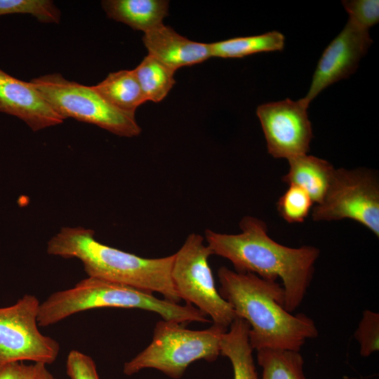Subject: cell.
Returning a JSON list of instances; mask_svg holds the SVG:
<instances>
[{
  "mask_svg": "<svg viewBox=\"0 0 379 379\" xmlns=\"http://www.w3.org/2000/svg\"><path fill=\"white\" fill-rule=\"evenodd\" d=\"M239 234H222L209 229L205 239L213 255L229 260L234 271L253 273L270 281H282L284 307L295 311L302 302L310 286L320 250L312 246L292 248L273 240L265 222L244 217Z\"/></svg>",
  "mask_w": 379,
  "mask_h": 379,
  "instance_id": "6da1fadb",
  "label": "cell"
},
{
  "mask_svg": "<svg viewBox=\"0 0 379 379\" xmlns=\"http://www.w3.org/2000/svg\"><path fill=\"white\" fill-rule=\"evenodd\" d=\"M219 293L229 302L237 317L249 326L253 350L262 348L300 351L309 339L318 336L312 319L302 313L293 314L284 307V291L277 281L264 279L250 272L227 267L218 270Z\"/></svg>",
  "mask_w": 379,
  "mask_h": 379,
  "instance_id": "7a4b0ae2",
  "label": "cell"
},
{
  "mask_svg": "<svg viewBox=\"0 0 379 379\" xmlns=\"http://www.w3.org/2000/svg\"><path fill=\"white\" fill-rule=\"evenodd\" d=\"M47 253L79 259L90 277L157 292L173 303L181 300L171 278L173 255L142 258L100 243L93 230L82 227H62L48 241Z\"/></svg>",
  "mask_w": 379,
  "mask_h": 379,
  "instance_id": "3957f363",
  "label": "cell"
},
{
  "mask_svg": "<svg viewBox=\"0 0 379 379\" xmlns=\"http://www.w3.org/2000/svg\"><path fill=\"white\" fill-rule=\"evenodd\" d=\"M136 308L159 314L164 320L185 324L208 322L194 305H180L127 285L88 277L71 288L52 293L40 303L38 325L48 326L80 312L95 308Z\"/></svg>",
  "mask_w": 379,
  "mask_h": 379,
  "instance_id": "277c9868",
  "label": "cell"
},
{
  "mask_svg": "<svg viewBox=\"0 0 379 379\" xmlns=\"http://www.w3.org/2000/svg\"><path fill=\"white\" fill-rule=\"evenodd\" d=\"M227 330L213 324L203 331H193L182 324L161 320L156 324L151 343L124 364L123 372L131 375L144 368H155L178 379L193 361L217 359L220 354V338Z\"/></svg>",
  "mask_w": 379,
  "mask_h": 379,
  "instance_id": "5b68a950",
  "label": "cell"
},
{
  "mask_svg": "<svg viewBox=\"0 0 379 379\" xmlns=\"http://www.w3.org/2000/svg\"><path fill=\"white\" fill-rule=\"evenodd\" d=\"M29 82L64 120L73 118L121 137L133 138L141 133L134 114L114 107L92 86L67 80L59 73L40 76Z\"/></svg>",
  "mask_w": 379,
  "mask_h": 379,
  "instance_id": "8992f818",
  "label": "cell"
},
{
  "mask_svg": "<svg viewBox=\"0 0 379 379\" xmlns=\"http://www.w3.org/2000/svg\"><path fill=\"white\" fill-rule=\"evenodd\" d=\"M212 255L202 236L189 234L181 248L173 254L171 278L181 299L211 317L213 324L227 328L237 315L215 288L208 261Z\"/></svg>",
  "mask_w": 379,
  "mask_h": 379,
  "instance_id": "52a82bcc",
  "label": "cell"
},
{
  "mask_svg": "<svg viewBox=\"0 0 379 379\" xmlns=\"http://www.w3.org/2000/svg\"><path fill=\"white\" fill-rule=\"evenodd\" d=\"M314 221L353 220L379 237V182L364 168L335 170L321 202L312 209Z\"/></svg>",
  "mask_w": 379,
  "mask_h": 379,
  "instance_id": "ba28073f",
  "label": "cell"
},
{
  "mask_svg": "<svg viewBox=\"0 0 379 379\" xmlns=\"http://www.w3.org/2000/svg\"><path fill=\"white\" fill-rule=\"evenodd\" d=\"M40 302L25 294L14 305L0 307V368L13 362L31 361L51 364L60 346L38 328Z\"/></svg>",
  "mask_w": 379,
  "mask_h": 379,
  "instance_id": "9c48e42d",
  "label": "cell"
},
{
  "mask_svg": "<svg viewBox=\"0 0 379 379\" xmlns=\"http://www.w3.org/2000/svg\"><path fill=\"white\" fill-rule=\"evenodd\" d=\"M308 107L302 98H286L258 107L267 151L273 157L288 160L308 153L313 138Z\"/></svg>",
  "mask_w": 379,
  "mask_h": 379,
  "instance_id": "30bf717a",
  "label": "cell"
},
{
  "mask_svg": "<svg viewBox=\"0 0 379 379\" xmlns=\"http://www.w3.org/2000/svg\"><path fill=\"white\" fill-rule=\"evenodd\" d=\"M372 41L368 29L348 19L343 30L324 51L310 89L302 100L309 105L324 89L352 74Z\"/></svg>",
  "mask_w": 379,
  "mask_h": 379,
  "instance_id": "8fae6325",
  "label": "cell"
},
{
  "mask_svg": "<svg viewBox=\"0 0 379 379\" xmlns=\"http://www.w3.org/2000/svg\"><path fill=\"white\" fill-rule=\"evenodd\" d=\"M0 112L18 117L34 132L65 121L29 81L18 79L1 68Z\"/></svg>",
  "mask_w": 379,
  "mask_h": 379,
  "instance_id": "7c38bea8",
  "label": "cell"
},
{
  "mask_svg": "<svg viewBox=\"0 0 379 379\" xmlns=\"http://www.w3.org/2000/svg\"><path fill=\"white\" fill-rule=\"evenodd\" d=\"M142 41L148 54L175 71L212 57L210 44L190 40L164 24L145 33Z\"/></svg>",
  "mask_w": 379,
  "mask_h": 379,
  "instance_id": "4fadbf2b",
  "label": "cell"
},
{
  "mask_svg": "<svg viewBox=\"0 0 379 379\" xmlns=\"http://www.w3.org/2000/svg\"><path fill=\"white\" fill-rule=\"evenodd\" d=\"M101 5L109 18L144 34L161 25L168 13L164 0H105Z\"/></svg>",
  "mask_w": 379,
  "mask_h": 379,
  "instance_id": "5bb4252c",
  "label": "cell"
},
{
  "mask_svg": "<svg viewBox=\"0 0 379 379\" xmlns=\"http://www.w3.org/2000/svg\"><path fill=\"white\" fill-rule=\"evenodd\" d=\"M289 169L282 177L288 185H293L306 191L315 204L323 199L335 168L328 161L307 154L288 160Z\"/></svg>",
  "mask_w": 379,
  "mask_h": 379,
  "instance_id": "9a60e30c",
  "label": "cell"
},
{
  "mask_svg": "<svg viewBox=\"0 0 379 379\" xmlns=\"http://www.w3.org/2000/svg\"><path fill=\"white\" fill-rule=\"evenodd\" d=\"M248 323L237 317L220 338V354L227 357L232 366L234 379H259L249 342Z\"/></svg>",
  "mask_w": 379,
  "mask_h": 379,
  "instance_id": "2e32d148",
  "label": "cell"
},
{
  "mask_svg": "<svg viewBox=\"0 0 379 379\" xmlns=\"http://www.w3.org/2000/svg\"><path fill=\"white\" fill-rule=\"evenodd\" d=\"M92 88L118 109L135 115L137 108L146 102L133 69L112 72Z\"/></svg>",
  "mask_w": 379,
  "mask_h": 379,
  "instance_id": "e0dca14e",
  "label": "cell"
},
{
  "mask_svg": "<svg viewBox=\"0 0 379 379\" xmlns=\"http://www.w3.org/2000/svg\"><path fill=\"white\" fill-rule=\"evenodd\" d=\"M284 44V34L278 31H272L211 43L210 46L212 57L234 58L261 52L281 51Z\"/></svg>",
  "mask_w": 379,
  "mask_h": 379,
  "instance_id": "ac0fdd59",
  "label": "cell"
},
{
  "mask_svg": "<svg viewBox=\"0 0 379 379\" xmlns=\"http://www.w3.org/2000/svg\"><path fill=\"white\" fill-rule=\"evenodd\" d=\"M133 71L146 101L163 100L175 83V71L149 54Z\"/></svg>",
  "mask_w": 379,
  "mask_h": 379,
  "instance_id": "d6986e66",
  "label": "cell"
},
{
  "mask_svg": "<svg viewBox=\"0 0 379 379\" xmlns=\"http://www.w3.org/2000/svg\"><path fill=\"white\" fill-rule=\"evenodd\" d=\"M257 351L261 379H307L300 351L262 348Z\"/></svg>",
  "mask_w": 379,
  "mask_h": 379,
  "instance_id": "ffe728a7",
  "label": "cell"
},
{
  "mask_svg": "<svg viewBox=\"0 0 379 379\" xmlns=\"http://www.w3.org/2000/svg\"><path fill=\"white\" fill-rule=\"evenodd\" d=\"M29 14L41 22L60 23L61 12L51 0H0V16Z\"/></svg>",
  "mask_w": 379,
  "mask_h": 379,
  "instance_id": "44dd1931",
  "label": "cell"
},
{
  "mask_svg": "<svg viewBox=\"0 0 379 379\" xmlns=\"http://www.w3.org/2000/svg\"><path fill=\"white\" fill-rule=\"evenodd\" d=\"M314 201L303 189L290 185L279 197L277 208L280 216L288 223H301L308 217Z\"/></svg>",
  "mask_w": 379,
  "mask_h": 379,
  "instance_id": "7402d4cb",
  "label": "cell"
},
{
  "mask_svg": "<svg viewBox=\"0 0 379 379\" xmlns=\"http://www.w3.org/2000/svg\"><path fill=\"white\" fill-rule=\"evenodd\" d=\"M354 338L359 345V354L367 357L379 350V314L370 310L363 312Z\"/></svg>",
  "mask_w": 379,
  "mask_h": 379,
  "instance_id": "603a6c76",
  "label": "cell"
},
{
  "mask_svg": "<svg viewBox=\"0 0 379 379\" xmlns=\"http://www.w3.org/2000/svg\"><path fill=\"white\" fill-rule=\"evenodd\" d=\"M349 18L360 27L368 29L379 22L378 0L343 1Z\"/></svg>",
  "mask_w": 379,
  "mask_h": 379,
  "instance_id": "cb8c5ba5",
  "label": "cell"
},
{
  "mask_svg": "<svg viewBox=\"0 0 379 379\" xmlns=\"http://www.w3.org/2000/svg\"><path fill=\"white\" fill-rule=\"evenodd\" d=\"M0 379H58L43 363L13 362L0 368Z\"/></svg>",
  "mask_w": 379,
  "mask_h": 379,
  "instance_id": "d4e9b609",
  "label": "cell"
},
{
  "mask_svg": "<svg viewBox=\"0 0 379 379\" xmlns=\"http://www.w3.org/2000/svg\"><path fill=\"white\" fill-rule=\"evenodd\" d=\"M66 370L70 379H99L93 359L76 350L67 355Z\"/></svg>",
  "mask_w": 379,
  "mask_h": 379,
  "instance_id": "484cf974",
  "label": "cell"
}]
</instances>
